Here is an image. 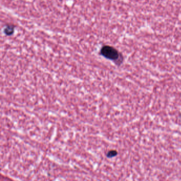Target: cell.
I'll list each match as a JSON object with an SVG mask.
<instances>
[{"mask_svg": "<svg viewBox=\"0 0 181 181\" xmlns=\"http://www.w3.org/2000/svg\"><path fill=\"white\" fill-rule=\"evenodd\" d=\"M101 54L105 58L113 61H117L120 58V53L112 46H104L101 50Z\"/></svg>", "mask_w": 181, "mask_h": 181, "instance_id": "cell-1", "label": "cell"}, {"mask_svg": "<svg viewBox=\"0 0 181 181\" xmlns=\"http://www.w3.org/2000/svg\"><path fill=\"white\" fill-rule=\"evenodd\" d=\"M14 26L9 25L7 26L6 29H4V32L6 35H11L14 32Z\"/></svg>", "mask_w": 181, "mask_h": 181, "instance_id": "cell-2", "label": "cell"}]
</instances>
